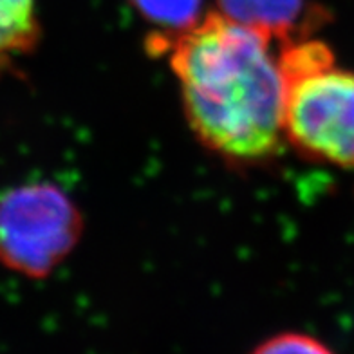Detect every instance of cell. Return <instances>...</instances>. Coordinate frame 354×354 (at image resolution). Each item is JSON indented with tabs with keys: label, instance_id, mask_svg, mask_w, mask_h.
Listing matches in <instances>:
<instances>
[{
	"label": "cell",
	"instance_id": "obj_1",
	"mask_svg": "<svg viewBox=\"0 0 354 354\" xmlns=\"http://www.w3.org/2000/svg\"><path fill=\"white\" fill-rule=\"evenodd\" d=\"M271 42L223 13L149 40L168 53L192 131L230 161H266L286 140L288 84Z\"/></svg>",
	"mask_w": 354,
	"mask_h": 354
},
{
	"label": "cell",
	"instance_id": "obj_2",
	"mask_svg": "<svg viewBox=\"0 0 354 354\" xmlns=\"http://www.w3.org/2000/svg\"><path fill=\"white\" fill-rule=\"evenodd\" d=\"M84 232L75 201L53 183H29L0 196V262L44 279L66 261Z\"/></svg>",
	"mask_w": 354,
	"mask_h": 354
},
{
	"label": "cell",
	"instance_id": "obj_3",
	"mask_svg": "<svg viewBox=\"0 0 354 354\" xmlns=\"http://www.w3.org/2000/svg\"><path fill=\"white\" fill-rule=\"evenodd\" d=\"M286 84V140L308 158L354 168V73L331 64Z\"/></svg>",
	"mask_w": 354,
	"mask_h": 354
},
{
	"label": "cell",
	"instance_id": "obj_4",
	"mask_svg": "<svg viewBox=\"0 0 354 354\" xmlns=\"http://www.w3.org/2000/svg\"><path fill=\"white\" fill-rule=\"evenodd\" d=\"M221 13L282 44L300 40L306 0H219Z\"/></svg>",
	"mask_w": 354,
	"mask_h": 354
},
{
	"label": "cell",
	"instance_id": "obj_5",
	"mask_svg": "<svg viewBox=\"0 0 354 354\" xmlns=\"http://www.w3.org/2000/svg\"><path fill=\"white\" fill-rule=\"evenodd\" d=\"M40 33L35 0H0V56L28 55Z\"/></svg>",
	"mask_w": 354,
	"mask_h": 354
},
{
	"label": "cell",
	"instance_id": "obj_6",
	"mask_svg": "<svg viewBox=\"0 0 354 354\" xmlns=\"http://www.w3.org/2000/svg\"><path fill=\"white\" fill-rule=\"evenodd\" d=\"M145 19L167 31L179 33L199 22L203 0H132Z\"/></svg>",
	"mask_w": 354,
	"mask_h": 354
},
{
	"label": "cell",
	"instance_id": "obj_7",
	"mask_svg": "<svg viewBox=\"0 0 354 354\" xmlns=\"http://www.w3.org/2000/svg\"><path fill=\"white\" fill-rule=\"evenodd\" d=\"M252 354H333V351L309 335L282 333L262 342Z\"/></svg>",
	"mask_w": 354,
	"mask_h": 354
}]
</instances>
